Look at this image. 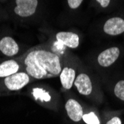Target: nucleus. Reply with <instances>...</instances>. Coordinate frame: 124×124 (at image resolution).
Masks as SVG:
<instances>
[{
    "label": "nucleus",
    "mask_w": 124,
    "mask_h": 124,
    "mask_svg": "<svg viewBox=\"0 0 124 124\" xmlns=\"http://www.w3.org/2000/svg\"><path fill=\"white\" fill-rule=\"evenodd\" d=\"M16 60L20 65L19 71L26 72L35 80L58 77L62 69L60 56L47 46L31 48Z\"/></svg>",
    "instance_id": "obj_1"
},
{
    "label": "nucleus",
    "mask_w": 124,
    "mask_h": 124,
    "mask_svg": "<svg viewBox=\"0 0 124 124\" xmlns=\"http://www.w3.org/2000/svg\"><path fill=\"white\" fill-rule=\"evenodd\" d=\"M31 80V77L24 71H19L6 77L4 80L6 88L10 91H18L25 87Z\"/></svg>",
    "instance_id": "obj_2"
},
{
    "label": "nucleus",
    "mask_w": 124,
    "mask_h": 124,
    "mask_svg": "<svg viewBox=\"0 0 124 124\" xmlns=\"http://www.w3.org/2000/svg\"><path fill=\"white\" fill-rule=\"evenodd\" d=\"M38 0H16L15 14L21 17H29L35 14Z\"/></svg>",
    "instance_id": "obj_3"
},
{
    "label": "nucleus",
    "mask_w": 124,
    "mask_h": 124,
    "mask_svg": "<svg viewBox=\"0 0 124 124\" xmlns=\"http://www.w3.org/2000/svg\"><path fill=\"white\" fill-rule=\"evenodd\" d=\"M120 56V49L117 47H111L102 51L98 56L97 62L102 67H109L114 64Z\"/></svg>",
    "instance_id": "obj_4"
},
{
    "label": "nucleus",
    "mask_w": 124,
    "mask_h": 124,
    "mask_svg": "<svg viewBox=\"0 0 124 124\" xmlns=\"http://www.w3.org/2000/svg\"><path fill=\"white\" fill-rule=\"evenodd\" d=\"M103 31L106 34L117 36L124 32V19L120 17H112L104 24Z\"/></svg>",
    "instance_id": "obj_5"
},
{
    "label": "nucleus",
    "mask_w": 124,
    "mask_h": 124,
    "mask_svg": "<svg viewBox=\"0 0 124 124\" xmlns=\"http://www.w3.org/2000/svg\"><path fill=\"white\" fill-rule=\"evenodd\" d=\"M67 115L74 122H79L83 119V110L81 105L74 99H69L65 106Z\"/></svg>",
    "instance_id": "obj_6"
},
{
    "label": "nucleus",
    "mask_w": 124,
    "mask_h": 124,
    "mask_svg": "<svg viewBox=\"0 0 124 124\" xmlns=\"http://www.w3.org/2000/svg\"><path fill=\"white\" fill-rule=\"evenodd\" d=\"M56 39L60 44L70 48H77L80 44L79 36L73 32H59L56 35Z\"/></svg>",
    "instance_id": "obj_7"
},
{
    "label": "nucleus",
    "mask_w": 124,
    "mask_h": 124,
    "mask_svg": "<svg viewBox=\"0 0 124 124\" xmlns=\"http://www.w3.org/2000/svg\"><path fill=\"white\" fill-rule=\"evenodd\" d=\"M78 92L82 95H89L92 92V83L90 77L86 74H80L74 83Z\"/></svg>",
    "instance_id": "obj_8"
},
{
    "label": "nucleus",
    "mask_w": 124,
    "mask_h": 124,
    "mask_svg": "<svg viewBox=\"0 0 124 124\" xmlns=\"http://www.w3.org/2000/svg\"><path fill=\"white\" fill-rule=\"evenodd\" d=\"M19 46L10 37H5L0 40V51L7 57H14L19 52Z\"/></svg>",
    "instance_id": "obj_9"
},
{
    "label": "nucleus",
    "mask_w": 124,
    "mask_h": 124,
    "mask_svg": "<svg viewBox=\"0 0 124 124\" xmlns=\"http://www.w3.org/2000/svg\"><path fill=\"white\" fill-rule=\"evenodd\" d=\"M60 83L62 86L66 89L69 90L72 88L74 80L76 79V71L74 69L70 67H65L62 69L60 74Z\"/></svg>",
    "instance_id": "obj_10"
},
{
    "label": "nucleus",
    "mask_w": 124,
    "mask_h": 124,
    "mask_svg": "<svg viewBox=\"0 0 124 124\" xmlns=\"http://www.w3.org/2000/svg\"><path fill=\"white\" fill-rule=\"evenodd\" d=\"M19 70L20 65L16 59L4 61L0 64V77H8L19 72Z\"/></svg>",
    "instance_id": "obj_11"
},
{
    "label": "nucleus",
    "mask_w": 124,
    "mask_h": 124,
    "mask_svg": "<svg viewBox=\"0 0 124 124\" xmlns=\"http://www.w3.org/2000/svg\"><path fill=\"white\" fill-rule=\"evenodd\" d=\"M33 94L36 99H39L42 101H45V102H48L51 100V96L49 94L40 88L33 89Z\"/></svg>",
    "instance_id": "obj_12"
},
{
    "label": "nucleus",
    "mask_w": 124,
    "mask_h": 124,
    "mask_svg": "<svg viewBox=\"0 0 124 124\" xmlns=\"http://www.w3.org/2000/svg\"><path fill=\"white\" fill-rule=\"evenodd\" d=\"M114 93L119 100L124 101V80H120L116 83Z\"/></svg>",
    "instance_id": "obj_13"
},
{
    "label": "nucleus",
    "mask_w": 124,
    "mask_h": 124,
    "mask_svg": "<svg viewBox=\"0 0 124 124\" xmlns=\"http://www.w3.org/2000/svg\"><path fill=\"white\" fill-rule=\"evenodd\" d=\"M83 120L86 124H100V120L94 112H90L88 114L84 115Z\"/></svg>",
    "instance_id": "obj_14"
},
{
    "label": "nucleus",
    "mask_w": 124,
    "mask_h": 124,
    "mask_svg": "<svg viewBox=\"0 0 124 124\" xmlns=\"http://www.w3.org/2000/svg\"><path fill=\"white\" fill-rule=\"evenodd\" d=\"M83 0H68V4L70 8L71 9H77L80 7L82 4Z\"/></svg>",
    "instance_id": "obj_15"
},
{
    "label": "nucleus",
    "mask_w": 124,
    "mask_h": 124,
    "mask_svg": "<svg viewBox=\"0 0 124 124\" xmlns=\"http://www.w3.org/2000/svg\"><path fill=\"white\" fill-rule=\"evenodd\" d=\"M96 1L100 5L101 7L103 8H106L109 5L111 0H96Z\"/></svg>",
    "instance_id": "obj_16"
},
{
    "label": "nucleus",
    "mask_w": 124,
    "mask_h": 124,
    "mask_svg": "<svg viewBox=\"0 0 124 124\" xmlns=\"http://www.w3.org/2000/svg\"><path fill=\"white\" fill-rule=\"evenodd\" d=\"M106 124H121V120L118 117H115L108 120Z\"/></svg>",
    "instance_id": "obj_17"
}]
</instances>
